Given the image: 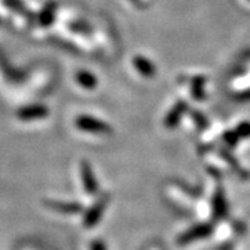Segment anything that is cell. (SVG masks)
I'll list each match as a JSON object with an SVG mask.
<instances>
[{"instance_id": "6da1fadb", "label": "cell", "mask_w": 250, "mask_h": 250, "mask_svg": "<svg viewBox=\"0 0 250 250\" xmlns=\"http://www.w3.org/2000/svg\"><path fill=\"white\" fill-rule=\"evenodd\" d=\"M211 231H213L211 225H208V224H199L196 227L190 228V229L187 231L185 233H182V235L179 236L178 243L179 245H188V243H190V242L199 241V239H205V238H207V236L211 233Z\"/></svg>"}, {"instance_id": "7a4b0ae2", "label": "cell", "mask_w": 250, "mask_h": 250, "mask_svg": "<svg viewBox=\"0 0 250 250\" xmlns=\"http://www.w3.org/2000/svg\"><path fill=\"white\" fill-rule=\"evenodd\" d=\"M77 126L80 129H82V131L93 132V134H106V132H110V128L104 123L85 116L80 117L77 120Z\"/></svg>"}, {"instance_id": "3957f363", "label": "cell", "mask_w": 250, "mask_h": 250, "mask_svg": "<svg viewBox=\"0 0 250 250\" xmlns=\"http://www.w3.org/2000/svg\"><path fill=\"white\" fill-rule=\"evenodd\" d=\"M80 172L81 182H82V187L85 189V192L86 193H95L96 192V179H95L93 174H92L89 164L82 161L80 166Z\"/></svg>"}, {"instance_id": "277c9868", "label": "cell", "mask_w": 250, "mask_h": 250, "mask_svg": "<svg viewBox=\"0 0 250 250\" xmlns=\"http://www.w3.org/2000/svg\"><path fill=\"white\" fill-rule=\"evenodd\" d=\"M106 203H107V197L100 199V200H98L95 205L90 207L89 210H88V213L85 214V218H83V225L85 227H92V225H95V224L98 223L99 218L103 214V210L106 207Z\"/></svg>"}, {"instance_id": "5b68a950", "label": "cell", "mask_w": 250, "mask_h": 250, "mask_svg": "<svg viewBox=\"0 0 250 250\" xmlns=\"http://www.w3.org/2000/svg\"><path fill=\"white\" fill-rule=\"evenodd\" d=\"M47 207L53 208L59 213H67V214H75V213H80L81 207L80 205H75V203H67V202H59V200H49L46 202Z\"/></svg>"}, {"instance_id": "8992f818", "label": "cell", "mask_w": 250, "mask_h": 250, "mask_svg": "<svg viewBox=\"0 0 250 250\" xmlns=\"http://www.w3.org/2000/svg\"><path fill=\"white\" fill-rule=\"evenodd\" d=\"M213 211H214L215 218H221V217L225 215V213H227V203H225V199H224L223 190H217V192H215Z\"/></svg>"}, {"instance_id": "52a82bcc", "label": "cell", "mask_w": 250, "mask_h": 250, "mask_svg": "<svg viewBox=\"0 0 250 250\" xmlns=\"http://www.w3.org/2000/svg\"><path fill=\"white\" fill-rule=\"evenodd\" d=\"M43 114H46V110L43 107H34V108H25L20 113V118L22 120H32V118H39Z\"/></svg>"}, {"instance_id": "ba28073f", "label": "cell", "mask_w": 250, "mask_h": 250, "mask_svg": "<svg viewBox=\"0 0 250 250\" xmlns=\"http://www.w3.org/2000/svg\"><path fill=\"white\" fill-rule=\"evenodd\" d=\"M92 250H106V249H104V246H103V243H102V242H95V243H92Z\"/></svg>"}]
</instances>
